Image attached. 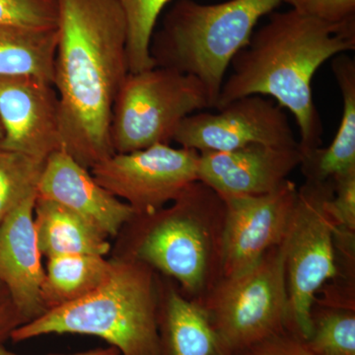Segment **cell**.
<instances>
[{"label": "cell", "instance_id": "16", "mask_svg": "<svg viewBox=\"0 0 355 355\" xmlns=\"http://www.w3.org/2000/svg\"><path fill=\"white\" fill-rule=\"evenodd\" d=\"M159 355H232L198 301L159 275Z\"/></svg>", "mask_w": 355, "mask_h": 355}, {"label": "cell", "instance_id": "26", "mask_svg": "<svg viewBox=\"0 0 355 355\" xmlns=\"http://www.w3.org/2000/svg\"><path fill=\"white\" fill-rule=\"evenodd\" d=\"M328 207L340 230L355 233V169L334 179Z\"/></svg>", "mask_w": 355, "mask_h": 355}, {"label": "cell", "instance_id": "30", "mask_svg": "<svg viewBox=\"0 0 355 355\" xmlns=\"http://www.w3.org/2000/svg\"><path fill=\"white\" fill-rule=\"evenodd\" d=\"M2 139H3V128H2L1 121H0V144H1Z\"/></svg>", "mask_w": 355, "mask_h": 355}, {"label": "cell", "instance_id": "4", "mask_svg": "<svg viewBox=\"0 0 355 355\" xmlns=\"http://www.w3.org/2000/svg\"><path fill=\"white\" fill-rule=\"evenodd\" d=\"M112 261V272L101 286L18 327L10 340L53 334L93 336L121 355H159V275L127 257Z\"/></svg>", "mask_w": 355, "mask_h": 355}, {"label": "cell", "instance_id": "20", "mask_svg": "<svg viewBox=\"0 0 355 355\" xmlns=\"http://www.w3.org/2000/svg\"><path fill=\"white\" fill-rule=\"evenodd\" d=\"M113 261L95 254H60L48 258L42 284L46 311L76 302L101 286Z\"/></svg>", "mask_w": 355, "mask_h": 355}, {"label": "cell", "instance_id": "12", "mask_svg": "<svg viewBox=\"0 0 355 355\" xmlns=\"http://www.w3.org/2000/svg\"><path fill=\"white\" fill-rule=\"evenodd\" d=\"M0 121L1 148L41 160L62 149L60 102L48 81L0 77Z\"/></svg>", "mask_w": 355, "mask_h": 355}, {"label": "cell", "instance_id": "6", "mask_svg": "<svg viewBox=\"0 0 355 355\" xmlns=\"http://www.w3.org/2000/svg\"><path fill=\"white\" fill-rule=\"evenodd\" d=\"M334 180L307 181L298 189L297 200L286 246L288 292L287 330L307 340L312 333L313 305L318 294L340 277L336 247L338 224L328 203Z\"/></svg>", "mask_w": 355, "mask_h": 355}, {"label": "cell", "instance_id": "31", "mask_svg": "<svg viewBox=\"0 0 355 355\" xmlns=\"http://www.w3.org/2000/svg\"><path fill=\"white\" fill-rule=\"evenodd\" d=\"M113 355H121L120 352H116V354H113Z\"/></svg>", "mask_w": 355, "mask_h": 355}, {"label": "cell", "instance_id": "24", "mask_svg": "<svg viewBox=\"0 0 355 355\" xmlns=\"http://www.w3.org/2000/svg\"><path fill=\"white\" fill-rule=\"evenodd\" d=\"M57 0H0V25L57 28Z\"/></svg>", "mask_w": 355, "mask_h": 355}, {"label": "cell", "instance_id": "27", "mask_svg": "<svg viewBox=\"0 0 355 355\" xmlns=\"http://www.w3.org/2000/svg\"><path fill=\"white\" fill-rule=\"evenodd\" d=\"M232 355H318L310 349L304 338L293 331H279L266 340L234 352Z\"/></svg>", "mask_w": 355, "mask_h": 355}, {"label": "cell", "instance_id": "28", "mask_svg": "<svg viewBox=\"0 0 355 355\" xmlns=\"http://www.w3.org/2000/svg\"><path fill=\"white\" fill-rule=\"evenodd\" d=\"M22 324L24 321L14 307L6 287L0 282V345H3L14 330Z\"/></svg>", "mask_w": 355, "mask_h": 355}, {"label": "cell", "instance_id": "5", "mask_svg": "<svg viewBox=\"0 0 355 355\" xmlns=\"http://www.w3.org/2000/svg\"><path fill=\"white\" fill-rule=\"evenodd\" d=\"M280 3L282 0H228L216 4L178 0L151 39L155 67L197 77L216 109L231 60L246 46L261 18Z\"/></svg>", "mask_w": 355, "mask_h": 355}, {"label": "cell", "instance_id": "21", "mask_svg": "<svg viewBox=\"0 0 355 355\" xmlns=\"http://www.w3.org/2000/svg\"><path fill=\"white\" fill-rule=\"evenodd\" d=\"M306 340L318 355H355V308L315 302Z\"/></svg>", "mask_w": 355, "mask_h": 355}, {"label": "cell", "instance_id": "7", "mask_svg": "<svg viewBox=\"0 0 355 355\" xmlns=\"http://www.w3.org/2000/svg\"><path fill=\"white\" fill-rule=\"evenodd\" d=\"M209 108V94L197 77L160 67L130 72L114 105V153L170 144L187 116Z\"/></svg>", "mask_w": 355, "mask_h": 355}, {"label": "cell", "instance_id": "10", "mask_svg": "<svg viewBox=\"0 0 355 355\" xmlns=\"http://www.w3.org/2000/svg\"><path fill=\"white\" fill-rule=\"evenodd\" d=\"M173 141L198 153L235 150L254 144L299 146L284 108L261 95L239 98L217 113L190 114L178 128Z\"/></svg>", "mask_w": 355, "mask_h": 355}, {"label": "cell", "instance_id": "15", "mask_svg": "<svg viewBox=\"0 0 355 355\" xmlns=\"http://www.w3.org/2000/svg\"><path fill=\"white\" fill-rule=\"evenodd\" d=\"M36 196L0 223V282L24 324L46 312L42 300L44 268L34 224Z\"/></svg>", "mask_w": 355, "mask_h": 355}, {"label": "cell", "instance_id": "29", "mask_svg": "<svg viewBox=\"0 0 355 355\" xmlns=\"http://www.w3.org/2000/svg\"><path fill=\"white\" fill-rule=\"evenodd\" d=\"M119 350L114 349L113 347H110L108 349H97L88 350V352H78V354H49V355H113L118 352ZM0 355H20L17 354H14V352H10L6 349L4 345H0Z\"/></svg>", "mask_w": 355, "mask_h": 355}, {"label": "cell", "instance_id": "19", "mask_svg": "<svg viewBox=\"0 0 355 355\" xmlns=\"http://www.w3.org/2000/svg\"><path fill=\"white\" fill-rule=\"evenodd\" d=\"M57 28L0 25V77L31 76L53 84Z\"/></svg>", "mask_w": 355, "mask_h": 355}, {"label": "cell", "instance_id": "2", "mask_svg": "<svg viewBox=\"0 0 355 355\" xmlns=\"http://www.w3.org/2000/svg\"><path fill=\"white\" fill-rule=\"evenodd\" d=\"M355 50V22L330 24L296 11L272 12L231 60L216 109L250 95L270 96L295 118L302 155L322 147L323 123L313 99L315 73Z\"/></svg>", "mask_w": 355, "mask_h": 355}, {"label": "cell", "instance_id": "3", "mask_svg": "<svg viewBox=\"0 0 355 355\" xmlns=\"http://www.w3.org/2000/svg\"><path fill=\"white\" fill-rule=\"evenodd\" d=\"M225 202L203 182L189 184L168 207L135 216L123 257L172 279L191 300L202 299L222 277Z\"/></svg>", "mask_w": 355, "mask_h": 355}, {"label": "cell", "instance_id": "13", "mask_svg": "<svg viewBox=\"0 0 355 355\" xmlns=\"http://www.w3.org/2000/svg\"><path fill=\"white\" fill-rule=\"evenodd\" d=\"M300 146L254 144L230 151H202L198 176L222 198L272 193L302 162Z\"/></svg>", "mask_w": 355, "mask_h": 355}, {"label": "cell", "instance_id": "18", "mask_svg": "<svg viewBox=\"0 0 355 355\" xmlns=\"http://www.w3.org/2000/svg\"><path fill=\"white\" fill-rule=\"evenodd\" d=\"M37 242L46 259L60 254H95L111 251L109 237L60 203L37 196L34 207Z\"/></svg>", "mask_w": 355, "mask_h": 355}, {"label": "cell", "instance_id": "8", "mask_svg": "<svg viewBox=\"0 0 355 355\" xmlns=\"http://www.w3.org/2000/svg\"><path fill=\"white\" fill-rule=\"evenodd\" d=\"M284 241L249 270L222 277L198 302L232 354L287 329Z\"/></svg>", "mask_w": 355, "mask_h": 355}, {"label": "cell", "instance_id": "23", "mask_svg": "<svg viewBox=\"0 0 355 355\" xmlns=\"http://www.w3.org/2000/svg\"><path fill=\"white\" fill-rule=\"evenodd\" d=\"M44 162L0 147V223L27 198L38 195Z\"/></svg>", "mask_w": 355, "mask_h": 355}, {"label": "cell", "instance_id": "9", "mask_svg": "<svg viewBox=\"0 0 355 355\" xmlns=\"http://www.w3.org/2000/svg\"><path fill=\"white\" fill-rule=\"evenodd\" d=\"M200 153L170 144H154L128 153H114L91 168L96 181L127 202L135 216L167 207L198 181Z\"/></svg>", "mask_w": 355, "mask_h": 355}, {"label": "cell", "instance_id": "1", "mask_svg": "<svg viewBox=\"0 0 355 355\" xmlns=\"http://www.w3.org/2000/svg\"><path fill=\"white\" fill-rule=\"evenodd\" d=\"M58 42L53 85L62 149L90 170L114 154L111 121L130 73L127 22L116 0H57Z\"/></svg>", "mask_w": 355, "mask_h": 355}, {"label": "cell", "instance_id": "14", "mask_svg": "<svg viewBox=\"0 0 355 355\" xmlns=\"http://www.w3.org/2000/svg\"><path fill=\"white\" fill-rule=\"evenodd\" d=\"M38 197L64 205L107 237H116L135 217V210L114 197L64 149L46 158Z\"/></svg>", "mask_w": 355, "mask_h": 355}, {"label": "cell", "instance_id": "17", "mask_svg": "<svg viewBox=\"0 0 355 355\" xmlns=\"http://www.w3.org/2000/svg\"><path fill=\"white\" fill-rule=\"evenodd\" d=\"M331 70L342 93V119L330 146L303 156L299 167L307 181H329L355 169L354 58L347 53L336 55Z\"/></svg>", "mask_w": 355, "mask_h": 355}, {"label": "cell", "instance_id": "11", "mask_svg": "<svg viewBox=\"0 0 355 355\" xmlns=\"http://www.w3.org/2000/svg\"><path fill=\"white\" fill-rule=\"evenodd\" d=\"M298 188L291 180L272 193L223 198L222 277H232L256 265L286 240L291 228Z\"/></svg>", "mask_w": 355, "mask_h": 355}, {"label": "cell", "instance_id": "25", "mask_svg": "<svg viewBox=\"0 0 355 355\" xmlns=\"http://www.w3.org/2000/svg\"><path fill=\"white\" fill-rule=\"evenodd\" d=\"M292 10L330 24L355 22V0H282Z\"/></svg>", "mask_w": 355, "mask_h": 355}, {"label": "cell", "instance_id": "22", "mask_svg": "<svg viewBox=\"0 0 355 355\" xmlns=\"http://www.w3.org/2000/svg\"><path fill=\"white\" fill-rule=\"evenodd\" d=\"M171 0H116L127 22V55L130 73L155 67L151 39L159 16Z\"/></svg>", "mask_w": 355, "mask_h": 355}]
</instances>
